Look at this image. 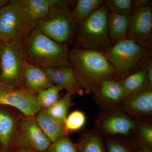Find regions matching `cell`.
<instances>
[{
	"label": "cell",
	"mask_w": 152,
	"mask_h": 152,
	"mask_svg": "<svg viewBox=\"0 0 152 152\" xmlns=\"http://www.w3.org/2000/svg\"><path fill=\"white\" fill-rule=\"evenodd\" d=\"M71 67L85 93H93L106 80L114 79L113 67L103 52L80 48L70 50Z\"/></svg>",
	"instance_id": "obj_1"
},
{
	"label": "cell",
	"mask_w": 152,
	"mask_h": 152,
	"mask_svg": "<svg viewBox=\"0 0 152 152\" xmlns=\"http://www.w3.org/2000/svg\"><path fill=\"white\" fill-rule=\"evenodd\" d=\"M26 62L43 69L70 66L69 45L52 39L36 27L22 42Z\"/></svg>",
	"instance_id": "obj_2"
},
{
	"label": "cell",
	"mask_w": 152,
	"mask_h": 152,
	"mask_svg": "<svg viewBox=\"0 0 152 152\" xmlns=\"http://www.w3.org/2000/svg\"><path fill=\"white\" fill-rule=\"evenodd\" d=\"M75 1L58 0L37 27L47 37L61 44L74 42L77 23L73 14Z\"/></svg>",
	"instance_id": "obj_3"
},
{
	"label": "cell",
	"mask_w": 152,
	"mask_h": 152,
	"mask_svg": "<svg viewBox=\"0 0 152 152\" xmlns=\"http://www.w3.org/2000/svg\"><path fill=\"white\" fill-rule=\"evenodd\" d=\"M110 12L104 5L77 25L74 48L105 51L112 46L109 37Z\"/></svg>",
	"instance_id": "obj_4"
},
{
	"label": "cell",
	"mask_w": 152,
	"mask_h": 152,
	"mask_svg": "<svg viewBox=\"0 0 152 152\" xmlns=\"http://www.w3.org/2000/svg\"><path fill=\"white\" fill-rule=\"evenodd\" d=\"M113 67L115 80L121 81L131 73L142 69L152 56V49L125 39L103 52Z\"/></svg>",
	"instance_id": "obj_5"
},
{
	"label": "cell",
	"mask_w": 152,
	"mask_h": 152,
	"mask_svg": "<svg viewBox=\"0 0 152 152\" xmlns=\"http://www.w3.org/2000/svg\"><path fill=\"white\" fill-rule=\"evenodd\" d=\"M21 0H10L0 9V42L22 43L37 27Z\"/></svg>",
	"instance_id": "obj_6"
},
{
	"label": "cell",
	"mask_w": 152,
	"mask_h": 152,
	"mask_svg": "<svg viewBox=\"0 0 152 152\" xmlns=\"http://www.w3.org/2000/svg\"><path fill=\"white\" fill-rule=\"evenodd\" d=\"M26 61L22 43L4 44L0 63V84L25 87L24 74Z\"/></svg>",
	"instance_id": "obj_7"
},
{
	"label": "cell",
	"mask_w": 152,
	"mask_h": 152,
	"mask_svg": "<svg viewBox=\"0 0 152 152\" xmlns=\"http://www.w3.org/2000/svg\"><path fill=\"white\" fill-rule=\"evenodd\" d=\"M0 105L11 106L27 117H32L42 109L36 93L25 87L0 84Z\"/></svg>",
	"instance_id": "obj_8"
},
{
	"label": "cell",
	"mask_w": 152,
	"mask_h": 152,
	"mask_svg": "<svg viewBox=\"0 0 152 152\" xmlns=\"http://www.w3.org/2000/svg\"><path fill=\"white\" fill-rule=\"evenodd\" d=\"M127 39L152 49V10L148 6L133 11L130 15Z\"/></svg>",
	"instance_id": "obj_9"
},
{
	"label": "cell",
	"mask_w": 152,
	"mask_h": 152,
	"mask_svg": "<svg viewBox=\"0 0 152 152\" xmlns=\"http://www.w3.org/2000/svg\"><path fill=\"white\" fill-rule=\"evenodd\" d=\"M101 116L98 126L106 134L128 135L134 130L136 123L124 110H107Z\"/></svg>",
	"instance_id": "obj_10"
},
{
	"label": "cell",
	"mask_w": 152,
	"mask_h": 152,
	"mask_svg": "<svg viewBox=\"0 0 152 152\" xmlns=\"http://www.w3.org/2000/svg\"><path fill=\"white\" fill-rule=\"evenodd\" d=\"M18 142L22 146L39 152L48 150L51 143L32 117H27L22 121Z\"/></svg>",
	"instance_id": "obj_11"
},
{
	"label": "cell",
	"mask_w": 152,
	"mask_h": 152,
	"mask_svg": "<svg viewBox=\"0 0 152 152\" xmlns=\"http://www.w3.org/2000/svg\"><path fill=\"white\" fill-rule=\"evenodd\" d=\"M123 109L128 115L143 118L152 114V88L148 87L125 98Z\"/></svg>",
	"instance_id": "obj_12"
},
{
	"label": "cell",
	"mask_w": 152,
	"mask_h": 152,
	"mask_svg": "<svg viewBox=\"0 0 152 152\" xmlns=\"http://www.w3.org/2000/svg\"><path fill=\"white\" fill-rule=\"evenodd\" d=\"M45 72L54 86L66 90L72 95L82 96V89L72 69L70 66H57L45 69Z\"/></svg>",
	"instance_id": "obj_13"
},
{
	"label": "cell",
	"mask_w": 152,
	"mask_h": 152,
	"mask_svg": "<svg viewBox=\"0 0 152 152\" xmlns=\"http://www.w3.org/2000/svg\"><path fill=\"white\" fill-rule=\"evenodd\" d=\"M94 93L96 101L104 107H113L122 102L125 98L124 91L121 82L115 79L103 81Z\"/></svg>",
	"instance_id": "obj_14"
},
{
	"label": "cell",
	"mask_w": 152,
	"mask_h": 152,
	"mask_svg": "<svg viewBox=\"0 0 152 152\" xmlns=\"http://www.w3.org/2000/svg\"><path fill=\"white\" fill-rule=\"evenodd\" d=\"M36 121L44 134L51 142H53L62 137L67 136L64 123L52 116L47 110L41 109L39 112Z\"/></svg>",
	"instance_id": "obj_15"
},
{
	"label": "cell",
	"mask_w": 152,
	"mask_h": 152,
	"mask_svg": "<svg viewBox=\"0 0 152 152\" xmlns=\"http://www.w3.org/2000/svg\"><path fill=\"white\" fill-rule=\"evenodd\" d=\"M24 86L34 92L38 93L50 88L52 84L45 69L26 63L24 74Z\"/></svg>",
	"instance_id": "obj_16"
},
{
	"label": "cell",
	"mask_w": 152,
	"mask_h": 152,
	"mask_svg": "<svg viewBox=\"0 0 152 152\" xmlns=\"http://www.w3.org/2000/svg\"><path fill=\"white\" fill-rule=\"evenodd\" d=\"M130 15L110 12L108 19L109 38L112 45L126 39Z\"/></svg>",
	"instance_id": "obj_17"
},
{
	"label": "cell",
	"mask_w": 152,
	"mask_h": 152,
	"mask_svg": "<svg viewBox=\"0 0 152 152\" xmlns=\"http://www.w3.org/2000/svg\"><path fill=\"white\" fill-rule=\"evenodd\" d=\"M120 82L124 91L125 98L150 87L146 73L143 69L131 73Z\"/></svg>",
	"instance_id": "obj_18"
},
{
	"label": "cell",
	"mask_w": 152,
	"mask_h": 152,
	"mask_svg": "<svg viewBox=\"0 0 152 152\" xmlns=\"http://www.w3.org/2000/svg\"><path fill=\"white\" fill-rule=\"evenodd\" d=\"M29 16L33 20L38 22L48 14L58 0H21Z\"/></svg>",
	"instance_id": "obj_19"
},
{
	"label": "cell",
	"mask_w": 152,
	"mask_h": 152,
	"mask_svg": "<svg viewBox=\"0 0 152 152\" xmlns=\"http://www.w3.org/2000/svg\"><path fill=\"white\" fill-rule=\"evenodd\" d=\"M15 131V123L10 115L0 110V144L4 151L10 148Z\"/></svg>",
	"instance_id": "obj_20"
},
{
	"label": "cell",
	"mask_w": 152,
	"mask_h": 152,
	"mask_svg": "<svg viewBox=\"0 0 152 152\" xmlns=\"http://www.w3.org/2000/svg\"><path fill=\"white\" fill-rule=\"evenodd\" d=\"M104 0H78L75 1L72 12L77 23L87 18L104 4Z\"/></svg>",
	"instance_id": "obj_21"
},
{
	"label": "cell",
	"mask_w": 152,
	"mask_h": 152,
	"mask_svg": "<svg viewBox=\"0 0 152 152\" xmlns=\"http://www.w3.org/2000/svg\"><path fill=\"white\" fill-rule=\"evenodd\" d=\"M79 152H106L102 137L98 131L87 133L79 144Z\"/></svg>",
	"instance_id": "obj_22"
},
{
	"label": "cell",
	"mask_w": 152,
	"mask_h": 152,
	"mask_svg": "<svg viewBox=\"0 0 152 152\" xmlns=\"http://www.w3.org/2000/svg\"><path fill=\"white\" fill-rule=\"evenodd\" d=\"M72 96L71 94L66 92L55 104L47 110L49 113L56 119L64 123L72 105Z\"/></svg>",
	"instance_id": "obj_23"
},
{
	"label": "cell",
	"mask_w": 152,
	"mask_h": 152,
	"mask_svg": "<svg viewBox=\"0 0 152 152\" xmlns=\"http://www.w3.org/2000/svg\"><path fill=\"white\" fill-rule=\"evenodd\" d=\"M62 89L54 86L38 93L37 98L41 108L48 110L60 99V92Z\"/></svg>",
	"instance_id": "obj_24"
},
{
	"label": "cell",
	"mask_w": 152,
	"mask_h": 152,
	"mask_svg": "<svg viewBox=\"0 0 152 152\" xmlns=\"http://www.w3.org/2000/svg\"><path fill=\"white\" fill-rule=\"evenodd\" d=\"M132 0H106L104 4L110 12L130 16L132 12Z\"/></svg>",
	"instance_id": "obj_25"
},
{
	"label": "cell",
	"mask_w": 152,
	"mask_h": 152,
	"mask_svg": "<svg viewBox=\"0 0 152 152\" xmlns=\"http://www.w3.org/2000/svg\"><path fill=\"white\" fill-rule=\"evenodd\" d=\"M86 122V117L83 112L75 110L67 116L65 121L66 130L69 132H76L81 129Z\"/></svg>",
	"instance_id": "obj_26"
},
{
	"label": "cell",
	"mask_w": 152,
	"mask_h": 152,
	"mask_svg": "<svg viewBox=\"0 0 152 152\" xmlns=\"http://www.w3.org/2000/svg\"><path fill=\"white\" fill-rule=\"evenodd\" d=\"M48 152H78L75 145L67 136L62 137L51 144Z\"/></svg>",
	"instance_id": "obj_27"
},
{
	"label": "cell",
	"mask_w": 152,
	"mask_h": 152,
	"mask_svg": "<svg viewBox=\"0 0 152 152\" xmlns=\"http://www.w3.org/2000/svg\"><path fill=\"white\" fill-rule=\"evenodd\" d=\"M134 130L137 131V136L145 147L152 145V126L147 122L140 123L135 125Z\"/></svg>",
	"instance_id": "obj_28"
},
{
	"label": "cell",
	"mask_w": 152,
	"mask_h": 152,
	"mask_svg": "<svg viewBox=\"0 0 152 152\" xmlns=\"http://www.w3.org/2000/svg\"><path fill=\"white\" fill-rule=\"evenodd\" d=\"M107 144V152H129L124 144L115 140L109 139Z\"/></svg>",
	"instance_id": "obj_29"
},
{
	"label": "cell",
	"mask_w": 152,
	"mask_h": 152,
	"mask_svg": "<svg viewBox=\"0 0 152 152\" xmlns=\"http://www.w3.org/2000/svg\"><path fill=\"white\" fill-rule=\"evenodd\" d=\"M152 1L150 0H133L132 1V12L148 6L151 5Z\"/></svg>",
	"instance_id": "obj_30"
},
{
	"label": "cell",
	"mask_w": 152,
	"mask_h": 152,
	"mask_svg": "<svg viewBox=\"0 0 152 152\" xmlns=\"http://www.w3.org/2000/svg\"><path fill=\"white\" fill-rule=\"evenodd\" d=\"M142 69H143L145 71L148 81L149 86L152 87V58L147 61Z\"/></svg>",
	"instance_id": "obj_31"
},
{
	"label": "cell",
	"mask_w": 152,
	"mask_h": 152,
	"mask_svg": "<svg viewBox=\"0 0 152 152\" xmlns=\"http://www.w3.org/2000/svg\"><path fill=\"white\" fill-rule=\"evenodd\" d=\"M136 152H152V150H151L150 148L145 147V148L138 150Z\"/></svg>",
	"instance_id": "obj_32"
},
{
	"label": "cell",
	"mask_w": 152,
	"mask_h": 152,
	"mask_svg": "<svg viewBox=\"0 0 152 152\" xmlns=\"http://www.w3.org/2000/svg\"><path fill=\"white\" fill-rule=\"evenodd\" d=\"M9 0H0V9L6 6L9 2Z\"/></svg>",
	"instance_id": "obj_33"
},
{
	"label": "cell",
	"mask_w": 152,
	"mask_h": 152,
	"mask_svg": "<svg viewBox=\"0 0 152 152\" xmlns=\"http://www.w3.org/2000/svg\"><path fill=\"white\" fill-rule=\"evenodd\" d=\"M4 44L0 42V63H1V56L2 51Z\"/></svg>",
	"instance_id": "obj_34"
},
{
	"label": "cell",
	"mask_w": 152,
	"mask_h": 152,
	"mask_svg": "<svg viewBox=\"0 0 152 152\" xmlns=\"http://www.w3.org/2000/svg\"><path fill=\"white\" fill-rule=\"evenodd\" d=\"M18 152H30L29 151H27V150H25V149H22L20 150V151H18Z\"/></svg>",
	"instance_id": "obj_35"
}]
</instances>
